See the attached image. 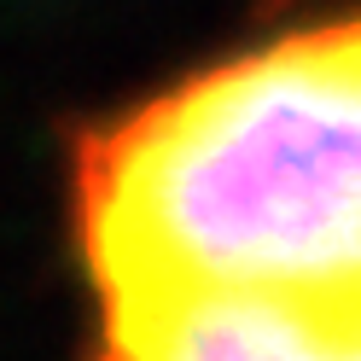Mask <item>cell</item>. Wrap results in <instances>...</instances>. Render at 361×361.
Segmentation results:
<instances>
[{"label": "cell", "instance_id": "6da1fadb", "mask_svg": "<svg viewBox=\"0 0 361 361\" xmlns=\"http://www.w3.org/2000/svg\"><path fill=\"white\" fill-rule=\"evenodd\" d=\"M71 210L94 361H361V12L94 123Z\"/></svg>", "mask_w": 361, "mask_h": 361}]
</instances>
